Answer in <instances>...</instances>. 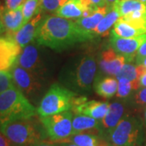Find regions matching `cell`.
Wrapping results in <instances>:
<instances>
[{
    "label": "cell",
    "instance_id": "cell-1",
    "mask_svg": "<svg viewBox=\"0 0 146 146\" xmlns=\"http://www.w3.org/2000/svg\"><path fill=\"white\" fill-rule=\"evenodd\" d=\"M95 36L82 31L75 21L57 16L47 17L42 21L35 40L38 46L62 51Z\"/></svg>",
    "mask_w": 146,
    "mask_h": 146
},
{
    "label": "cell",
    "instance_id": "cell-2",
    "mask_svg": "<svg viewBox=\"0 0 146 146\" xmlns=\"http://www.w3.org/2000/svg\"><path fill=\"white\" fill-rule=\"evenodd\" d=\"M36 113L35 106L16 85L0 94V127L16 120L32 119Z\"/></svg>",
    "mask_w": 146,
    "mask_h": 146
},
{
    "label": "cell",
    "instance_id": "cell-3",
    "mask_svg": "<svg viewBox=\"0 0 146 146\" xmlns=\"http://www.w3.org/2000/svg\"><path fill=\"white\" fill-rule=\"evenodd\" d=\"M77 96L76 92L54 84L42 98L36 112L40 117H45L68 111L72 110Z\"/></svg>",
    "mask_w": 146,
    "mask_h": 146
},
{
    "label": "cell",
    "instance_id": "cell-4",
    "mask_svg": "<svg viewBox=\"0 0 146 146\" xmlns=\"http://www.w3.org/2000/svg\"><path fill=\"white\" fill-rule=\"evenodd\" d=\"M13 146H32L44 138L42 131L32 120L21 119L5 123L0 127Z\"/></svg>",
    "mask_w": 146,
    "mask_h": 146
},
{
    "label": "cell",
    "instance_id": "cell-5",
    "mask_svg": "<svg viewBox=\"0 0 146 146\" xmlns=\"http://www.w3.org/2000/svg\"><path fill=\"white\" fill-rule=\"evenodd\" d=\"M110 141L115 146H137L142 140V124L134 116L126 115L109 134Z\"/></svg>",
    "mask_w": 146,
    "mask_h": 146
},
{
    "label": "cell",
    "instance_id": "cell-6",
    "mask_svg": "<svg viewBox=\"0 0 146 146\" xmlns=\"http://www.w3.org/2000/svg\"><path fill=\"white\" fill-rule=\"evenodd\" d=\"M97 63L93 55H85L75 65L72 72L67 75L66 82L77 92L89 91L94 84Z\"/></svg>",
    "mask_w": 146,
    "mask_h": 146
},
{
    "label": "cell",
    "instance_id": "cell-7",
    "mask_svg": "<svg viewBox=\"0 0 146 146\" xmlns=\"http://www.w3.org/2000/svg\"><path fill=\"white\" fill-rule=\"evenodd\" d=\"M73 115L71 111L41 117L40 121L46 135L54 143L63 141L72 136Z\"/></svg>",
    "mask_w": 146,
    "mask_h": 146
},
{
    "label": "cell",
    "instance_id": "cell-8",
    "mask_svg": "<svg viewBox=\"0 0 146 146\" xmlns=\"http://www.w3.org/2000/svg\"><path fill=\"white\" fill-rule=\"evenodd\" d=\"M11 72L16 86L28 99H33L40 94L42 85L38 79L39 77L36 75L21 68L16 63L11 68Z\"/></svg>",
    "mask_w": 146,
    "mask_h": 146
},
{
    "label": "cell",
    "instance_id": "cell-9",
    "mask_svg": "<svg viewBox=\"0 0 146 146\" xmlns=\"http://www.w3.org/2000/svg\"><path fill=\"white\" fill-rule=\"evenodd\" d=\"M146 42V33L131 38H122L111 33L110 44L111 48L119 54L124 56L127 61L131 62L141 45Z\"/></svg>",
    "mask_w": 146,
    "mask_h": 146
},
{
    "label": "cell",
    "instance_id": "cell-10",
    "mask_svg": "<svg viewBox=\"0 0 146 146\" xmlns=\"http://www.w3.org/2000/svg\"><path fill=\"white\" fill-rule=\"evenodd\" d=\"M98 7L90 0H68L58 9L56 14L66 19H79L90 16Z\"/></svg>",
    "mask_w": 146,
    "mask_h": 146
},
{
    "label": "cell",
    "instance_id": "cell-11",
    "mask_svg": "<svg viewBox=\"0 0 146 146\" xmlns=\"http://www.w3.org/2000/svg\"><path fill=\"white\" fill-rule=\"evenodd\" d=\"M21 51V47L12 36H0V72L13 68Z\"/></svg>",
    "mask_w": 146,
    "mask_h": 146
},
{
    "label": "cell",
    "instance_id": "cell-12",
    "mask_svg": "<svg viewBox=\"0 0 146 146\" xmlns=\"http://www.w3.org/2000/svg\"><path fill=\"white\" fill-rule=\"evenodd\" d=\"M36 44L30 43L22 49L16 63L21 68L30 72L39 77L40 74L44 71L43 62Z\"/></svg>",
    "mask_w": 146,
    "mask_h": 146
},
{
    "label": "cell",
    "instance_id": "cell-13",
    "mask_svg": "<svg viewBox=\"0 0 146 146\" xmlns=\"http://www.w3.org/2000/svg\"><path fill=\"white\" fill-rule=\"evenodd\" d=\"M127 62V61L124 56L117 54L112 48H110L102 53L99 65L101 70L105 74L116 76Z\"/></svg>",
    "mask_w": 146,
    "mask_h": 146
},
{
    "label": "cell",
    "instance_id": "cell-14",
    "mask_svg": "<svg viewBox=\"0 0 146 146\" xmlns=\"http://www.w3.org/2000/svg\"><path fill=\"white\" fill-rule=\"evenodd\" d=\"M42 21V16L41 12H39L13 35V38L19 44L21 49L25 48L36 39L37 31Z\"/></svg>",
    "mask_w": 146,
    "mask_h": 146
},
{
    "label": "cell",
    "instance_id": "cell-15",
    "mask_svg": "<svg viewBox=\"0 0 146 146\" xmlns=\"http://www.w3.org/2000/svg\"><path fill=\"white\" fill-rule=\"evenodd\" d=\"M109 102H102L98 101L85 100L81 104L75 106L72 108L76 115H83L92 117L96 119L102 120L109 110Z\"/></svg>",
    "mask_w": 146,
    "mask_h": 146
},
{
    "label": "cell",
    "instance_id": "cell-16",
    "mask_svg": "<svg viewBox=\"0 0 146 146\" xmlns=\"http://www.w3.org/2000/svg\"><path fill=\"white\" fill-rule=\"evenodd\" d=\"M0 17L6 29L7 36L13 35L25 25L22 7L16 10H9L6 7L0 8Z\"/></svg>",
    "mask_w": 146,
    "mask_h": 146
},
{
    "label": "cell",
    "instance_id": "cell-17",
    "mask_svg": "<svg viewBox=\"0 0 146 146\" xmlns=\"http://www.w3.org/2000/svg\"><path fill=\"white\" fill-rule=\"evenodd\" d=\"M72 129V135L87 132L89 131L92 132H97L100 136L103 135L101 120L86 115H75L73 116Z\"/></svg>",
    "mask_w": 146,
    "mask_h": 146
},
{
    "label": "cell",
    "instance_id": "cell-18",
    "mask_svg": "<svg viewBox=\"0 0 146 146\" xmlns=\"http://www.w3.org/2000/svg\"><path fill=\"white\" fill-rule=\"evenodd\" d=\"M110 9V7L107 6L98 7L93 14L86 17H81L76 19L75 21V23L83 32L97 36L94 31L97 26L98 25L100 21L106 16V14L109 11Z\"/></svg>",
    "mask_w": 146,
    "mask_h": 146
},
{
    "label": "cell",
    "instance_id": "cell-19",
    "mask_svg": "<svg viewBox=\"0 0 146 146\" xmlns=\"http://www.w3.org/2000/svg\"><path fill=\"white\" fill-rule=\"evenodd\" d=\"M124 105L120 102H113L110 104L107 114L101 120L103 134L106 133L109 136L111 131L115 128L119 123L120 120L123 119L124 115Z\"/></svg>",
    "mask_w": 146,
    "mask_h": 146
},
{
    "label": "cell",
    "instance_id": "cell-20",
    "mask_svg": "<svg viewBox=\"0 0 146 146\" xmlns=\"http://www.w3.org/2000/svg\"><path fill=\"white\" fill-rule=\"evenodd\" d=\"M63 141L72 142L78 146H110L108 142L102 136L89 132L75 134Z\"/></svg>",
    "mask_w": 146,
    "mask_h": 146
},
{
    "label": "cell",
    "instance_id": "cell-21",
    "mask_svg": "<svg viewBox=\"0 0 146 146\" xmlns=\"http://www.w3.org/2000/svg\"><path fill=\"white\" fill-rule=\"evenodd\" d=\"M146 68L140 64H131V63H127L122 67L119 72L116 75V79H127L132 82L140 84V79L141 76L145 73Z\"/></svg>",
    "mask_w": 146,
    "mask_h": 146
},
{
    "label": "cell",
    "instance_id": "cell-22",
    "mask_svg": "<svg viewBox=\"0 0 146 146\" xmlns=\"http://www.w3.org/2000/svg\"><path fill=\"white\" fill-rule=\"evenodd\" d=\"M111 33L122 38H131L146 33V30L136 29L127 22L119 18L114 25Z\"/></svg>",
    "mask_w": 146,
    "mask_h": 146
},
{
    "label": "cell",
    "instance_id": "cell-23",
    "mask_svg": "<svg viewBox=\"0 0 146 146\" xmlns=\"http://www.w3.org/2000/svg\"><path fill=\"white\" fill-rule=\"evenodd\" d=\"M118 83L117 79L105 77L95 84L94 89L100 97L103 98H110L117 93Z\"/></svg>",
    "mask_w": 146,
    "mask_h": 146
},
{
    "label": "cell",
    "instance_id": "cell-24",
    "mask_svg": "<svg viewBox=\"0 0 146 146\" xmlns=\"http://www.w3.org/2000/svg\"><path fill=\"white\" fill-rule=\"evenodd\" d=\"M120 17L127 16L136 11L146 10V4L138 0H119L113 5Z\"/></svg>",
    "mask_w": 146,
    "mask_h": 146
},
{
    "label": "cell",
    "instance_id": "cell-25",
    "mask_svg": "<svg viewBox=\"0 0 146 146\" xmlns=\"http://www.w3.org/2000/svg\"><path fill=\"white\" fill-rule=\"evenodd\" d=\"M120 18V16L117 11L112 6V9L110 8V11L106 14V16L102 19L100 21L98 25L97 26L95 29V34L97 36L101 35V36H106L109 33L110 28L115 25V24L118 21Z\"/></svg>",
    "mask_w": 146,
    "mask_h": 146
},
{
    "label": "cell",
    "instance_id": "cell-26",
    "mask_svg": "<svg viewBox=\"0 0 146 146\" xmlns=\"http://www.w3.org/2000/svg\"><path fill=\"white\" fill-rule=\"evenodd\" d=\"M22 12L24 16V24L25 25L33 16L41 12L40 0H25L22 6Z\"/></svg>",
    "mask_w": 146,
    "mask_h": 146
},
{
    "label": "cell",
    "instance_id": "cell-27",
    "mask_svg": "<svg viewBox=\"0 0 146 146\" xmlns=\"http://www.w3.org/2000/svg\"><path fill=\"white\" fill-rule=\"evenodd\" d=\"M118 82L116 96L119 98H125L130 95L132 90H136L141 87L139 83L132 82L127 79H119Z\"/></svg>",
    "mask_w": 146,
    "mask_h": 146
},
{
    "label": "cell",
    "instance_id": "cell-28",
    "mask_svg": "<svg viewBox=\"0 0 146 146\" xmlns=\"http://www.w3.org/2000/svg\"><path fill=\"white\" fill-rule=\"evenodd\" d=\"M68 0H40V10L53 12L57 11Z\"/></svg>",
    "mask_w": 146,
    "mask_h": 146
},
{
    "label": "cell",
    "instance_id": "cell-29",
    "mask_svg": "<svg viewBox=\"0 0 146 146\" xmlns=\"http://www.w3.org/2000/svg\"><path fill=\"white\" fill-rule=\"evenodd\" d=\"M11 72L9 71H1L0 72V94L4 92L11 87L15 86Z\"/></svg>",
    "mask_w": 146,
    "mask_h": 146
},
{
    "label": "cell",
    "instance_id": "cell-30",
    "mask_svg": "<svg viewBox=\"0 0 146 146\" xmlns=\"http://www.w3.org/2000/svg\"><path fill=\"white\" fill-rule=\"evenodd\" d=\"M135 103L140 106H146V87H142L135 95Z\"/></svg>",
    "mask_w": 146,
    "mask_h": 146
},
{
    "label": "cell",
    "instance_id": "cell-31",
    "mask_svg": "<svg viewBox=\"0 0 146 146\" xmlns=\"http://www.w3.org/2000/svg\"><path fill=\"white\" fill-rule=\"evenodd\" d=\"M25 0H5V7L9 10H16L23 6Z\"/></svg>",
    "mask_w": 146,
    "mask_h": 146
},
{
    "label": "cell",
    "instance_id": "cell-32",
    "mask_svg": "<svg viewBox=\"0 0 146 146\" xmlns=\"http://www.w3.org/2000/svg\"><path fill=\"white\" fill-rule=\"evenodd\" d=\"M13 145L11 144L8 138L4 135L3 134L1 131H0V146H12Z\"/></svg>",
    "mask_w": 146,
    "mask_h": 146
},
{
    "label": "cell",
    "instance_id": "cell-33",
    "mask_svg": "<svg viewBox=\"0 0 146 146\" xmlns=\"http://www.w3.org/2000/svg\"><path fill=\"white\" fill-rule=\"evenodd\" d=\"M136 58L146 57V42H144L136 53Z\"/></svg>",
    "mask_w": 146,
    "mask_h": 146
},
{
    "label": "cell",
    "instance_id": "cell-34",
    "mask_svg": "<svg viewBox=\"0 0 146 146\" xmlns=\"http://www.w3.org/2000/svg\"><path fill=\"white\" fill-rule=\"evenodd\" d=\"M32 146H59L58 144H55L54 142H49L46 141H40L36 142V144H34Z\"/></svg>",
    "mask_w": 146,
    "mask_h": 146
},
{
    "label": "cell",
    "instance_id": "cell-35",
    "mask_svg": "<svg viewBox=\"0 0 146 146\" xmlns=\"http://www.w3.org/2000/svg\"><path fill=\"white\" fill-rule=\"evenodd\" d=\"M92 3H94V4L98 7H105L106 6V0H90Z\"/></svg>",
    "mask_w": 146,
    "mask_h": 146
},
{
    "label": "cell",
    "instance_id": "cell-36",
    "mask_svg": "<svg viewBox=\"0 0 146 146\" xmlns=\"http://www.w3.org/2000/svg\"><path fill=\"white\" fill-rule=\"evenodd\" d=\"M136 64H140V65H142L143 67H145V68H146V57L136 58Z\"/></svg>",
    "mask_w": 146,
    "mask_h": 146
},
{
    "label": "cell",
    "instance_id": "cell-37",
    "mask_svg": "<svg viewBox=\"0 0 146 146\" xmlns=\"http://www.w3.org/2000/svg\"><path fill=\"white\" fill-rule=\"evenodd\" d=\"M140 86L141 87H146V71L141 76V79H140Z\"/></svg>",
    "mask_w": 146,
    "mask_h": 146
},
{
    "label": "cell",
    "instance_id": "cell-38",
    "mask_svg": "<svg viewBox=\"0 0 146 146\" xmlns=\"http://www.w3.org/2000/svg\"><path fill=\"white\" fill-rule=\"evenodd\" d=\"M58 145L59 146H78L76 144L72 143V142H68V141H62V142H58Z\"/></svg>",
    "mask_w": 146,
    "mask_h": 146
},
{
    "label": "cell",
    "instance_id": "cell-39",
    "mask_svg": "<svg viewBox=\"0 0 146 146\" xmlns=\"http://www.w3.org/2000/svg\"><path fill=\"white\" fill-rule=\"evenodd\" d=\"M6 32V29L4 25H3V21L1 20V17H0V35L1 34H3V33H4Z\"/></svg>",
    "mask_w": 146,
    "mask_h": 146
},
{
    "label": "cell",
    "instance_id": "cell-40",
    "mask_svg": "<svg viewBox=\"0 0 146 146\" xmlns=\"http://www.w3.org/2000/svg\"><path fill=\"white\" fill-rule=\"evenodd\" d=\"M119 0H106V3H108L110 5H114L115 3H116L117 2H118Z\"/></svg>",
    "mask_w": 146,
    "mask_h": 146
},
{
    "label": "cell",
    "instance_id": "cell-41",
    "mask_svg": "<svg viewBox=\"0 0 146 146\" xmlns=\"http://www.w3.org/2000/svg\"><path fill=\"white\" fill-rule=\"evenodd\" d=\"M144 119H145V123L146 126V109L145 110V114H144Z\"/></svg>",
    "mask_w": 146,
    "mask_h": 146
},
{
    "label": "cell",
    "instance_id": "cell-42",
    "mask_svg": "<svg viewBox=\"0 0 146 146\" xmlns=\"http://www.w3.org/2000/svg\"><path fill=\"white\" fill-rule=\"evenodd\" d=\"M138 1H140L141 3H145L146 4V0H138Z\"/></svg>",
    "mask_w": 146,
    "mask_h": 146
},
{
    "label": "cell",
    "instance_id": "cell-43",
    "mask_svg": "<svg viewBox=\"0 0 146 146\" xmlns=\"http://www.w3.org/2000/svg\"><path fill=\"white\" fill-rule=\"evenodd\" d=\"M110 146H115V145H110Z\"/></svg>",
    "mask_w": 146,
    "mask_h": 146
}]
</instances>
